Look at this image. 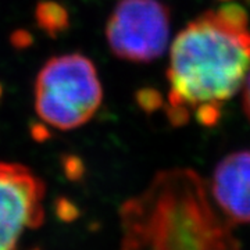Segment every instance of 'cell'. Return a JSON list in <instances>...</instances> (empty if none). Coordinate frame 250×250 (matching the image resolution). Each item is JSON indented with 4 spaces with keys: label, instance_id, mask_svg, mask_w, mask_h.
Wrapping results in <instances>:
<instances>
[{
    "label": "cell",
    "instance_id": "obj_1",
    "mask_svg": "<svg viewBox=\"0 0 250 250\" xmlns=\"http://www.w3.org/2000/svg\"><path fill=\"white\" fill-rule=\"evenodd\" d=\"M250 71V25L246 10L224 4L207 10L179 31L167 70V116L174 125L193 116L211 126L224 104L242 89Z\"/></svg>",
    "mask_w": 250,
    "mask_h": 250
},
{
    "label": "cell",
    "instance_id": "obj_2",
    "mask_svg": "<svg viewBox=\"0 0 250 250\" xmlns=\"http://www.w3.org/2000/svg\"><path fill=\"white\" fill-rule=\"evenodd\" d=\"M120 250H241L232 225L215 210L190 168L156 174L120 208Z\"/></svg>",
    "mask_w": 250,
    "mask_h": 250
},
{
    "label": "cell",
    "instance_id": "obj_3",
    "mask_svg": "<svg viewBox=\"0 0 250 250\" xmlns=\"http://www.w3.org/2000/svg\"><path fill=\"white\" fill-rule=\"evenodd\" d=\"M102 99L96 67L83 54L53 57L36 77V114L57 129L68 131L86 124L96 114Z\"/></svg>",
    "mask_w": 250,
    "mask_h": 250
},
{
    "label": "cell",
    "instance_id": "obj_4",
    "mask_svg": "<svg viewBox=\"0 0 250 250\" xmlns=\"http://www.w3.org/2000/svg\"><path fill=\"white\" fill-rule=\"evenodd\" d=\"M170 31V9L160 0H120L108 17L106 38L118 59L150 62L166 52Z\"/></svg>",
    "mask_w": 250,
    "mask_h": 250
},
{
    "label": "cell",
    "instance_id": "obj_5",
    "mask_svg": "<svg viewBox=\"0 0 250 250\" xmlns=\"http://www.w3.org/2000/svg\"><path fill=\"white\" fill-rule=\"evenodd\" d=\"M45 184L28 167L0 161V250H17L27 229L45 218Z\"/></svg>",
    "mask_w": 250,
    "mask_h": 250
},
{
    "label": "cell",
    "instance_id": "obj_6",
    "mask_svg": "<svg viewBox=\"0 0 250 250\" xmlns=\"http://www.w3.org/2000/svg\"><path fill=\"white\" fill-rule=\"evenodd\" d=\"M210 193L231 225L250 224V150L231 153L217 164Z\"/></svg>",
    "mask_w": 250,
    "mask_h": 250
},
{
    "label": "cell",
    "instance_id": "obj_7",
    "mask_svg": "<svg viewBox=\"0 0 250 250\" xmlns=\"http://www.w3.org/2000/svg\"><path fill=\"white\" fill-rule=\"evenodd\" d=\"M36 24L50 36L64 32L68 27V13L57 1H41L35 10Z\"/></svg>",
    "mask_w": 250,
    "mask_h": 250
},
{
    "label": "cell",
    "instance_id": "obj_8",
    "mask_svg": "<svg viewBox=\"0 0 250 250\" xmlns=\"http://www.w3.org/2000/svg\"><path fill=\"white\" fill-rule=\"evenodd\" d=\"M242 104H243V111L250 121V71L242 86Z\"/></svg>",
    "mask_w": 250,
    "mask_h": 250
},
{
    "label": "cell",
    "instance_id": "obj_9",
    "mask_svg": "<svg viewBox=\"0 0 250 250\" xmlns=\"http://www.w3.org/2000/svg\"><path fill=\"white\" fill-rule=\"evenodd\" d=\"M0 96H1V86H0Z\"/></svg>",
    "mask_w": 250,
    "mask_h": 250
}]
</instances>
